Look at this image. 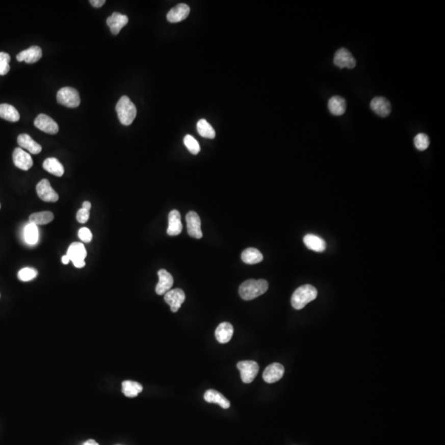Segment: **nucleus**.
<instances>
[{"instance_id":"a211bd4d","label":"nucleus","mask_w":445,"mask_h":445,"mask_svg":"<svg viewBox=\"0 0 445 445\" xmlns=\"http://www.w3.org/2000/svg\"><path fill=\"white\" fill-rule=\"evenodd\" d=\"M182 231V224L181 221V215L179 211L173 210L168 215V228L167 232L169 236H176Z\"/></svg>"},{"instance_id":"7c9ffc66","label":"nucleus","mask_w":445,"mask_h":445,"mask_svg":"<svg viewBox=\"0 0 445 445\" xmlns=\"http://www.w3.org/2000/svg\"><path fill=\"white\" fill-rule=\"evenodd\" d=\"M197 132L200 136L207 139H214L215 137V129L204 119L198 121Z\"/></svg>"},{"instance_id":"7ed1b4c3","label":"nucleus","mask_w":445,"mask_h":445,"mask_svg":"<svg viewBox=\"0 0 445 445\" xmlns=\"http://www.w3.org/2000/svg\"><path fill=\"white\" fill-rule=\"evenodd\" d=\"M116 110L119 121L124 125H132L137 114L136 106L127 96H122L120 98L116 104Z\"/></svg>"},{"instance_id":"4c0bfd02","label":"nucleus","mask_w":445,"mask_h":445,"mask_svg":"<svg viewBox=\"0 0 445 445\" xmlns=\"http://www.w3.org/2000/svg\"><path fill=\"white\" fill-rule=\"evenodd\" d=\"M89 3H90L92 6L94 7V8H97V9H98V8H101V7L103 6L104 4H105L106 3V1L105 0H90V1H89Z\"/></svg>"},{"instance_id":"ea45409f","label":"nucleus","mask_w":445,"mask_h":445,"mask_svg":"<svg viewBox=\"0 0 445 445\" xmlns=\"http://www.w3.org/2000/svg\"><path fill=\"white\" fill-rule=\"evenodd\" d=\"M91 207H92V205H91V203L89 202V201H84V202L83 203V209H85L86 211H90Z\"/></svg>"},{"instance_id":"f704fd0d","label":"nucleus","mask_w":445,"mask_h":445,"mask_svg":"<svg viewBox=\"0 0 445 445\" xmlns=\"http://www.w3.org/2000/svg\"><path fill=\"white\" fill-rule=\"evenodd\" d=\"M11 57L6 52H0V75H5L10 70Z\"/></svg>"},{"instance_id":"79ce46f5","label":"nucleus","mask_w":445,"mask_h":445,"mask_svg":"<svg viewBox=\"0 0 445 445\" xmlns=\"http://www.w3.org/2000/svg\"><path fill=\"white\" fill-rule=\"evenodd\" d=\"M82 445H99L98 443L96 442L95 440H93V439H89V440L86 441L85 443H83Z\"/></svg>"},{"instance_id":"393cba45","label":"nucleus","mask_w":445,"mask_h":445,"mask_svg":"<svg viewBox=\"0 0 445 445\" xmlns=\"http://www.w3.org/2000/svg\"><path fill=\"white\" fill-rule=\"evenodd\" d=\"M43 168L50 174L56 176H62L65 173V168L56 158L46 159L43 163Z\"/></svg>"},{"instance_id":"2eb2a0df","label":"nucleus","mask_w":445,"mask_h":445,"mask_svg":"<svg viewBox=\"0 0 445 445\" xmlns=\"http://www.w3.org/2000/svg\"><path fill=\"white\" fill-rule=\"evenodd\" d=\"M128 22L129 19L127 16L123 15L117 12L112 13V15L108 17L107 19V24L110 28L111 32L113 35L119 34L121 29L128 23Z\"/></svg>"},{"instance_id":"a19ab883","label":"nucleus","mask_w":445,"mask_h":445,"mask_svg":"<svg viewBox=\"0 0 445 445\" xmlns=\"http://www.w3.org/2000/svg\"><path fill=\"white\" fill-rule=\"evenodd\" d=\"M61 260H62L63 264L65 265L69 264V261H71V260H70V259H69V256H67V255H65V256H62Z\"/></svg>"},{"instance_id":"1a4fd4ad","label":"nucleus","mask_w":445,"mask_h":445,"mask_svg":"<svg viewBox=\"0 0 445 445\" xmlns=\"http://www.w3.org/2000/svg\"><path fill=\"white\" fill-rule=\"evenodd\" d=\"M35 126L37 129L49 135H56L59 132V125L56 121L45 114H40L35 119Z\"/></svg>"},{"instance_id":"72a5a7b5","label":"nucleus","mask_w":445,"mask_h":445,"mask_svg":"<svg viewBox=\"0 0 445 445\" xmlns=\"http://www.w3.org/2000/svg\"><path fill=\"white\" fill-rule=\"evenodd\" d=\"M184 144H185L187 149L189 150L190 153H192V154L196 155L200 152V144L195 138L192 137L190 135H187L184 138Z\"/></svg>"},{"instance_id":"b1692460","label":"nucleus","mask_w":445,"mask_h":445,"mask_svg":"<svg viewBox=\"0 0 445 445\" xmlns=\"http://www.w3.org/2000/svg\"><path fill=\"white\" fill-rule=\"evenodd\" d=\"M328 108L334 116H342L346 110V100L341 96H333L328 101Z\"/></svg>"},{"instance_id":"6e6552de","label":"nucleus","mask_w":445,"mask_h":445,"mask_svg":"<svg viewBox=\"0 0 445 445\" xmlns=\"http://www.w3.org/2000/svg\"><path fill=\"white\" fill-rule=\"evenodd\" d=\"M334 64L341 69L343 68L353 69L356 65V61L348 49L346 48H340L335 52L334 56Z\"/></svg>"},{"instance_id":"412c9836","label":"nucleus","mask_w":445,"mask_h":445,"mask_svg":"<svg viewBox=\"0 0 445 445\" xmlns=\"http://www.w3.org/2000/svg\"><path fill=\"white\" fill-rule=\"evenodd\" d=\"M303 243L308 249L312 250L314 252H323L326 250L327 244L326 242L320 237L317 235L308 234L303 238Z\"/></svg>"},{"instance_id":"20e7f679","label":"nucleus","mask_w":445,"mask_h":445,"mask_svg":"<svg viewBox=\"0 0 445 445\" xmlns=\"http://www.w3.org/2000/svg\"><path fill=\"white\" fill-rule=\"evenodd\" d=\"M57 101L61 105L69 108H77L81 101L78 92L70 87H65L59 90Z\"/></svg>"},{"instance_id":"9d476101","label":"nucleus","mask_w":445,"mask_h":445,"mask_svg":"<svg viewBox=\"0 0 445 445\" xmlns=\"http://www.w3.org/2000/svg\"><path fill=\"white\" fill-rule=\"evenodd\" d=\"M13 164L21 170L28 171L33 165V160L29 153L21 148H16L13 153Z\"/></svg>"},{"instance_id":"c85d7f7f","label":"nucleus","mask_w":445,"mask_h":445,"mask_svg":"<svg viewBox=\"0 0 445 445\" xmlns=\"http://www.w3.org/2000/svg\"><path fill=\"white\" fill-rule=\"evenodd\" d=\"M143 391L142 385L135 381L126 380L122 383V392L128 398H135Z\"/></svg>"},{"instance_id":"9b49d317","label":"nucleus","mask_w":445,"mask_h":445,"mask_svg":"<svg viewBox=\"0 0 445 445\" xmlns=\"http://www.w3.org/2000/svg\"><path fill=\"white\" fill-rule=\"evenodd\" d=\"M186 220H187L188 234L195 239H201L203 234L201 231V222L199 215L196 212L191 211L187 214Z\"/></svg>"},{"instance_id":"f8f14e48","label":"nucleus","mask_w":445,"mask_h":445,"mask_svg":"<svg viewBox=\"0 0 445 445\" xmlns=\"http://www.w3.org/2000/svg\"><path fill=\"white\" fill-rule=\"evenodd\" d=\"M284 368L280 363H271L267 366L263 373V379L267 383H274L280 380L284 376Z\"/></svg>"},{"instance_id":"a878e982","label":"nucleus","mask_w":445,"mask_h":445,"mask_svg":"<svg viewBox=\"0 0 445 445\" xmlns=\"http://www.w3.org/2000/svg\"><path fill=\"white\" fill-rule=\"evenodd\" d=\"M0 117L10 122H17L20 120L19 112L13 106L0 104Z\"/></svg>"},{"instance_id":"473e14b6","label":"nucleus","mask_w":445,"mask_h":445,"mask_svg":"<svg viewBox=\"0 0 445 445\" xmlns=\"http://www.w3.org/2000/svg\"><path fill=\"white\" fill-rule=\"evenodd\" d=\"M414 144L418 150H426L430 146V139L426 134L420 133L414 138Z\"/></svg>"},{"instance_id":"6ab92c4d","label":"nucleus","mask_w":445,"mask_h":445,"mask_svg":"<svg viewBox=\"0 0 445 445\" xmlns=\"http://www.w3.org/2000/svg\"><path fill=\"white\" fill-rule=\"evenodd\" d=\"M17 144H19L20 148L26 149L32 154H38L42 149L41 145L27 134H22L17 137Z\"/></svg>"},{"instance_id":"2f4dec72","label":"nucleus","mask_w":445,"mask_h":445,"mask_svg":"<svg viewBox=\"0 0 445 445\" xmlns=\"http://www.w3.org/2000/svg\"><path fill=\"white\" fill-rule=\"evenodd\" d=\"M37 274H38V272L34 268L25 267V268L20 270L19 272L17 274V278L21 281H31V280H34L35 278L37 277Z\"/></svg>"},{"instance_id":"c756f323","label":"nucleus","mask_w":445,"mask_h":445,"mask_svg":"<svg viewBox=\"0 0 445 445\" xmlns=\"http://www.w3.org/2000/svg\"><path fill=\"white\" fill-rule=\"evenodd\" d=\"M39 232L37 225L33 224H28L24 229V239L27 243L34 245L38 241Z\"/></svg>"},{"instance_id":"e433bc0d","label":"nucleus","mask_w":445,"mask_h":445,"mask_svg":"<svg viewBox=\"0 0 445 445\" xmlns=\"http://www.w3.org/2000/svg\"><path fill=\"white\" fill-rule=\"evenodd\" d=\"M89 211L85 209H80L77 211V220L80 224H85L89 220Z\"/></svg>"},{"instance_id":"37998d69","label":"nucleus","mask_w":445,"mask_h":445,"mask_svg":"<svg viewBox=\"0 0 445 445\" xmlns=\"http://www.w3.org/2000/svg\"><path fill=\"white\" fill-rule=\"evenodd\" d=\"M0 209H1V204H0Z\"/></svg>"},{"instance_id":"4468645a","label":"nucleus","mask_w":445,"mask_h":445,"mask_svg":"<svg viewBox=\"0 0 445 445\" xmlns=\"http://www.w3.org/2000/svg\"><path fill=\"white\" fill-rule=\"evenodd\" d=\"M158 275H159L160 280L156 285L155 291L157 293V295H165L166 293L170 291L171 288L173 285V278L169 272L164 269L159 271Z\"/></svg>"},{"instance_id":"5701e85b","label":"nucleus","mask_w":445,"mask_h":445,"mask_svg":"<svg viewBox=\"0 0 445 445\" xmlns=\"http://www.w3.org/2000/svg\"><path fill=\"white\" fill-rule=\"evenodd\" d=\"M72 263L84 260L86 258L87 251L84 244L81 243H73L69 246L66 254Z\"/></svg>"},{"instance_id":"f257e3e1","label":"nucleus","mask_w":445,"mask_h":445,"mask_svg":"<svg viewBox=\"0 0 445 445\" xmlns=\"http://www.w3.org/2000/svg\"><path fill=\"white\" fill-rule=\"evenodd\" d=\"M268 287L269 284L267 280H246L239 287V295L242 299L249 301L267 292Z\"/></svg>"},{"instance_id":"bb28decb","label":"nucleus","mask_w":445,"mask_h":445,"mask_svg":"<svg viewBox=\"0 0 445 445\" xmlns=\"http://www.w3.org/2000/svg\"><path fill=\"white\" fill-rule=\"evenodd\" d=\"M242 260L246 264L254 265L260 263L263 260V255L259 250L253 247H249L243 251L242 253Z\"/></svg>"},{"instance_id":"f03ea898","label":"nucleus","mask_w":445,"mask_h":445,"mask_svg":"<svg viewBox=\"0 0 445 445\" xmlns=\"http://www.w3.org/2000/svg\"><path fill=\"white\" fill-rule=\"evenodd\" d=\"M318 296V291L311 284H304L297 289L291 298L293 308L300 310L304 308L308 303L313 301Z\"/></svg>"},{"instance_id":"58836bf2","label":"nucleus","mask_w":445,"mask_h":445,"mask_svg":"<svg viewBox=\"0 0 445 445\" xmlns=\"http://www.w3.org/2000/svg\"><path fill=\"white\" fill-rule=\"evenodd\" d=\"M73 266L77 268H83L85 267V261L84 260H78V261H74L73 263Z\"/></svg>"},{"instance_id":"aec40b11","label":"nucleus","mask_w":445,"mask_h":445,"mask_svg":"<svg viewBox=\"0 0 445 445\" xmlns=\"http://www.w3.org/2000/svg\"><path fill=\"white\" fill-rule=\"evenodd\" d=\"M233 335V327L229 323H222L215 330V337L221 344L228 343Z\"/></svg>"},{"instance_id":"ddd939ff","label":"nucleus","mask_w":445,"mask_h":445,"mask_svg":"<svg viewBox=\"0 0 445 445\" xmlns=\"http://www.w3.org/2000/svg\"><path fill=\"white\" fill-rule=\"evenodd\" d=\"M41 57H42V50L41 47H39L37 45H33L18 53L17 56V61L18 62L25 61L28 64H33L40 61Z\"/></svg>"},{"instance_id":"f3484780","label":"nucleus","mask_w":445,"mask_h":445,"mask_svg":"<svg viewBox=\"0 0 445 445\" xmlns=\"http://www.w3.org/2000/svg\"><path fill=\"white\" fill-rule=\"evenodd\" d=\"M373 112L382 117H387L391 113V104L383 97H374L370 103Z\"/></svg>"},{"instance_id":"39448f33","label":"nucleus","mask_w":445,"mask_h":445,"mask_svg":"<svg viewBox=\"0 0 445 445\" xmlns=\"http://www.w3.org/2000/svg\"><path fill=\"white\" fill-rule=\"evenodd\" d=\"M237 367L240 371L242 381L245 383H252L259 372L258 364L252 360L239 362Z\"/></svg>"},{"instance_id":"dca6fc26","label":"nucleus","mask_w":445,"mask_h":445,"mask_svg":"<svg viewBox=\"0 0 445 445\" xmlns=\"http://www.w3.org/2000/svg\"><path fill=\"white\" fill-rule=\"evenodd\" d=\"M190 7L186 4H179L168 12L167 19L172 23L181 22L190 14Z\"/></svg>"},{"instance_id":"4be33fe9","label":"nucleus","mask_w":445,"mask_h":445,"mask_svg":"<svg viewBox=\"0 0 445 445\" xmlns=\"http://www.w3.org/2000/svg\"><path fill=\"white\" fill-rule=\"evenodd\" d=\"M204 400L209 403H216L220 405V407L224 409H228L230 407V402L220 392L216 390L210 389L205 391L204 395Z\"/></svg>"},{"instance_id":"423d86ee","label":"nucleus","mask_w":445,"mask_h":445,"mask_svg":"<svg viewBox=\"0 0 445 445\" xmlns=\"http://www.w3.org/2000/svg\"><path fill=\"white\" fill-rule=\"evenodd\" d=\"M37 193L41 200L45 202H56L58 201V194L56 193L47 179H43L38 183L36 187Z\"/></svg>"},{"instance_id":"c9c22d12","label":"nucleus","mask_w":445,"mask_h":445,"mask_svg":"<svg viewBox=\"0 0 445 445\" xmlns=\"http://www.w3.org/2000/svg\"><path fill=\"white\" fill-rule=\"evenodd\" d=\"M78 238L81 241L89 243L93 239V233L89 230V228H80V231H78Z\"/></svg>"},{"instance_id":"cd10ccee","label":"nucleus","mask_w":445,"mask_h":445,"mask_svg":"<svg viewBox=\"0 0 445 445\" xmlns=\"http://www.w3.org/2000/svg\"><path fill=\"white\" fill-rule=\"evenodd\" d=\"M54 220V214L49 211H43V212H37L32 214L29 217L30 224L35 225H45L49 224Z\"/></svg>"},{"instance_id":"0eeeda50","label":"nucleus","mask_w":445,"mask_h":445,"mask_svg":"<svg viewBox=\"0 0 445 445\" xmlns=\"http://www.w3.org/2000/svg\"><path fill=\"white\" fill-rule=\"evenodd\" d=\"M185 293L181 289L170 290L164 295V300L170 306L172 312H176L185 301Z\"/></svg>"}]
</instances>
